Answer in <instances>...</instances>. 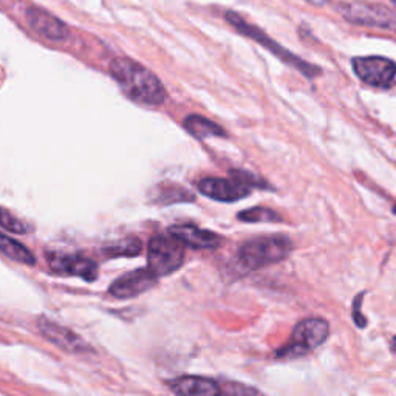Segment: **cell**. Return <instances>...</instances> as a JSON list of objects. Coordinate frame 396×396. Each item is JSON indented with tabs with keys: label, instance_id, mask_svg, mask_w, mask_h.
Returning a JSON list of instances; mask_svg holds the SVG:
<instances>
[{
	"label": "cell",
	"instance_id": "obj_1",
	"mask_svg": "<svg viewBox=\"0 0 396 396\" xmlns=\"http://www.w3.org/2000/svg\"><path fill=\"white\" fill-rule=\"evenodd\" d=\"M110 75L121 90L135 103L161 105L166 101V90L155 73L129 57H116L110 62Z\"/></svg>",
	"mask_w": 396,
	"mask_h": 396
},
{
	"label": "cell",
	"instance_id": "obj_2",
	"mask_svg": "<svg viewBox=\"0 0 396 396\" xmlns=\"http://www.w3.org/2000/svg\"><path fill=\"white\" fill-rule=\"evenodd\" d=\"M293 251V241L287 235H260L245 241L239 251V262L248 271L260 269L285 260Z\"/></svg>",
	"mask_w": 396,
	"mask_h": 396
},
{
	"label": "cell",
	"instance_id": "obj_3",
	"mask_svg": "<svg viewBox=\"0 0 396 396\" xmlns=\"http://www.w3.org/2000/svg\"><path fill=\"white\" fill-rule=\"evenodd\" d=\"M226 21L233 25L235 29H239V33L245 34L252 40H256L262 47H265L268 51L273 53L276 57H279L282 62H285L289 67H293L294 70H298V72L302 73L306 78H316V76L321 75V68L316 67V65H313L310 62L304 61L302 57L295 56L294 53H291L287 49H283L282 45H279L276 42L274 39H271L267 33L262 31V29L251 25V23H248L243 17L239 16L237 13H234V11H228L226 13Z\"/></svg>",
	"mask_w": 396,
	"mask_h": 396
},
{
	"label": "cell",
	"instance_id": "obj_4",
	"mask_svg": "<svg viewBox=\"0 0 396 396\" xmlns=\"http://www.w3.org/2000/svg\"><path fill=\"white\" fill-rule=\"evenodd\" d=\"M330 325L327 321L319 317L304 319L295 325L291 338L277 352V358L295 359L315 352L328 339Z\"/></svg>",
	"mask_w": 396,
	"mask_h": 396
},
{
	"label": "cell",
	"instance_id": "obj_5",
	"mask_svg": "<svg viewBox=\"0 0 396 396\" xmlns=\"http://www.w3.org/2000/svg\"><path fill=\"white\" fill-rule=\"evenodd\" d=\"M185 260V245L169 235H155L147 246V267L157 277L172 274L179 269Z\"/></svg>",
	"mask_w": 396,
	"mask_h": 396
},
{
	"label": "cell",
	"instance_id": "obj_6",
	"mask_svg": "<svg viewBox=\"0 0 396 396\" xmlns=\"http://www.w3.org/2000/svg\"><path fill=\"white\" fill-rule=\"evenodd\" d=\"M338 11L347 22L360 27L384 28L396 31V13L380 3L348 2L341 3Z\"/></svg>",
	"mask_w": 396,
	"mask_h": 396
},
{
	"label": "cell",
	"instance_id": "obj_7",
	"mask_svg": "<svg viewBox=\"0 0 396 396\" xmlns=\"http://www.w3.org/2000/svg\"><path fill=\"white\" fill-rule=\"evenodd\" d=\"M352 65L358 78L371 87L387 88L396 78V64L392 59L382 56L354 57Z\"/></svg>",
	"mask_w": 396,
	"mask_h": 396
},
{
	"label": "cell",
	"instance_id": "obj_8",
	"mask_svg": "<svg viewBox=\"0 0 396 396\" xmlns=\"http://www.w3.org/2000/svg\"><path fill=\"white\" fill-rule=\"evenodd\" d=\"M49 265L53 273L59 276L81 277L87 282L96 280L98 277L96 262L82 254L53 252L49 256Z\"/></svg>",
	"mask_w": 396,
	"mask_h": 396
},
{
	"label": "cell",
	"instance_id": "obj_9",
	"mask_svg": "<svg viewBox=\"0 0 396 396\" xmlns=\"http://www.w3.org/2000/svg\"><path fill=\"white\" fill-rule=\"evenodd\" d=\"M38 330L47 341L51 342L53 345H56L59 350L65 353L84 354L92 352L90 345H88L81 336L72 332V330H68L67 327H62V325L50 321V319L39 317Z\"/></svg>",
	"mask_w": 396,
	"mask_h": 396
},
{
	"label": "cell",
	"instance_id": "obj_10",
	"mask_svg": "<svg viewBox=\"0 0 396 396\" xmlns=\"http://www.w3.org/2000/svg\"><path fill=\"white\" fill-rule=\"evenodd\" d=\"M158 277L152 273L150 268H138L132 273H126L111 283L109 293L115 299H132L149 291L157 285Z\"/></svg>",
	"mask_w": 396,
	"mask_h": 396
},
{
	"label": "cell",
	"instance_id": "obj_11",
	"mask_svg": "<svg viewBox=\"0 0 396 396\" xmlns=\"http://www.w3.org/2000/svg\"><path fill=\"white\" fill-rule=\"evenodd\" d=\"M25 19L34 33L51 42H62L68 38L67 25L50 11L39 7H29L25 11Z\"/></svg>",
	"mask_w": 396,
	"mask_h": 396
},
{
	"label": "cell",
	"instance_id": "obj_12",
	"mask_svg": "<svg viewBox=\"0 0 396 396\" xmlns=\"http://www.w3.org/2000/svg\"><path fill=\"white\" fill-rule=\"evenodd\" d=\"M198 191L206 197L223 203H234L248 197L251 194V187L241 185L240 181L230 176L228 179H203L198 183Z\"/></svg>",
	"mask_w": 396,
	"mask_h": 396
},
{
	"label": "cell",
	"instance_id": "obj_13",
	"mask_svg": "<svg viewBox=\"0 0 396 396\" xmlns=\"http://www.w3.org/2000/svg\"><path fill=\"white\" fill-rule=\"evenodd\" d=\"M169 234L179 239L185 246H191L194 250H214L223 243L220 235L212 230L200 229L195 224H174L169 228Z\"/></svg>",
	"mask_w": 396,
	"mask_h": 396
},
{
	"label": "cell",
	"instance_id": "obj_14",
	"mask_svg": "<svg viewBox=\"0 0 396 396\" xmlns=\"http://www.w3.org/2000/svg\"><path fill=\"white\" fill-rule=\"evenodd\" d=\"M169 388L181 396H214L222 393L218 382L203 376H180L169 382Z\"/></svg>",
	"mask_w": 396,
	"mask_h": 396
},
{
	"label": "cell",
	"instance_id": "obj_15",
	"mask_svg": "<svg viewBox=\"0 0 396 396\" xmlns=\"http://www.w3.org/2000/svg\"><path fill=\"white\" fill-rule=\"evenodd\" d=\"M185 129L198 140L212 137H226V132H224L218 124L212 122L208 118H203L200 115H189L185 120Z\"/></svg>",
	"mask_w": 396,
	"mask_h": 396
},
{
	"label": "cell",
	"instance_id": "obj_16",
	"mask_svg": "<svg viewBox=\"0 0 396 396\" xmlns=\"http://www.w3.org/2000/svg\"><path fill=\"white\" fill-rule=\"evenodd\" d=\"M0 252L13 260V262L28 265V267L36 265V257L33 256V252L25 245L19 243V241L8 237V235L0 234Z\"/></svg>",
	"mask_w": 396,
	"mask_h": 396
},
{
	"label": "cell",
	"instance_id": "obj_17",
	"mask_svg": "<svg viewBox=\"0 0 396 396\" xmlns=\"http://www.w3.org/2000/svg\"><path fill=\"white\" fill-rule=\"evenodd\" d=\"M143 251V243L137 237H126L104 245L103 252L110 259L115 257H135Z\"/></svg>",
	"mask_w": 396,
	"mask_h": 396
},
{
	"label": "cell",
	"instance_id": "obj_18",
	"mask_svg": "<svg viewBox=\"0 0 396 396\" xmlns=\"http://www.w3.org/2000/svg\"><path fill=\"white\" fill-rule=\"evenodd\" d=\"M153 200L161 204H172V203H186L194 202L195 197L183 186L179 185H159L157 187V194L153 195Z\"/></svg>",
	"mask_w": 396,
	"mask_h": 396
},
{
	"label": "cell",
	"instance_id": "obj_19",
	"mask_svg": "<svg viewBox=\"0 0 396 396\" xmlns=\"http://www.w3.org/2000/svg\"><path fill=\"white\" fill-rule=\"evenodd\" d=\"M239 220L246 222V223H280L283 222V218L280 214H277L276 211L268 209V208H251L246 211H241L237 215Z\"/></svg>",
	"mask_w": 396,
	"mask_h": 396
},
{
	"label": "cell",
	"instance_id": "obj_20",
	"mask_svg": "<svg viewBox=\"0 0 396 396\" xmlns=\"http://www.w3.org/2000/svg\"><path fill=\"white\" fill-rule=\"evenodd\" d=\"M0 226L13 234H27L31 230V226L28 223L21 220L19 217H16L13 212L7 209H0Z\"/></svg>",
	"mask_w": 396,
	"mask_h": 396
},
{
	"label": "cell",
	"instance_id": "obj_21",
	"mask_svg": "<svg viewBox=\"0 0 396 396\" xmlns=\"http://www.w3.org/2000/svg\"><path fill=\"white\" fill-rule=\"evenodd\" d=\"M230 176L234 180L240 181L241 185H245L248 187H257V189H271L267 181L260 176L254 175L251 172H246V170H230Z\"/></svg>",
	"mask_w": 396,
	"mask_h": 396
},
{
	"label": "cell",
	"instance_id": "obj_22",
	"mask_svg": "<svg viewBox=\"0 0 396 396\" xmlns=\"http://www.w3.org/2000/svg\"><path fill=\"white\" fill-rule=\"evenodd\" d=\"M222 393H229V395H257L259 390L241 386V384H228V386L222 387Z\"/></svg>",
	"mask_w": 396,
	"mask_h": 396
},
{
	"label": "cell",
	"instance_id": "obj_23",
	"mask_svg": "<svg viewBox=\"0 0 396 396\" xmlns=\"http://www.w3.org/2000/svg\"><path fill=\"white\" fill-rule=\"evenodd\" d=\"M362 298H364V293H360L356 295V299H354L353 302V319H354V324L358 325V327L364 328L365 325H367V319L362 316V313H360V304H362Z\"/></svg>",
	"mask_w": 396,
	"mask_h": 396
},
{
	"label": "cell",
	"instance_id": "obj_24",
	"mask_svg": "<svg viewBox=\"0 0 396 396\" xmlns=\"http://www.w3.org/2000/svg\"><path fill=\"white\" fill-rule=\"evenodd\" d=\"M306 2L315 5V7H324V5L328 3L330 0H306Z\"/></svg>",
	"mask_w": 396,
	"mask_h": 396
},
{
	"label": "cell",
	"instance_id": "obj_25",
	"mask_svg": "<svg viewBox=\"0 0 396 396\" xmlns=\"http://www.w3.org/2000/svg\"><path fill=\"white\" fill-rule=\"evenodd\" d=\"M392 352H393V353L396 352V338L392 341Z\"/></svg>",
	"mask_w": 396,
	"mask_h": 396
},
{
	"label": "cell",
	"instance_id": "obj_26",
	"mask_svg": "<svg viewBox=\"0 0 396 396\" xmlns=\"http://www.w3.org/2000/svg\"><path fill=\"white\" fill-rule=\"evenodd\" d=\"M393 212H395V214H396V206H395V208H393Z\"/></svg>",
	"mask_w": 396,
	"mask_h": 396
}]
</instances>
